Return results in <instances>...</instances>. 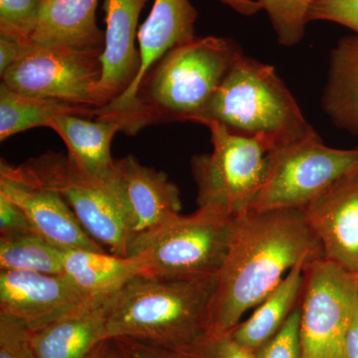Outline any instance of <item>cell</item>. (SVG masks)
<instances>
[{"label":"cell","instance_id":"6da1fadb","mask_svg":"<svg viewBox=\"0 0 358 358\" xmlns=\"http://www.w3.org/2000/svg\"><path fill=\"white\" fill-rule=\"evenodd\" d=\"M324 258L320 240L299 209L246 211L232 218L229 244L216 275L205 334L231 333L258 307L288 271Z\"/></svg>","mask_w":358,"mask_h":358},{"label":"cell","instance_id":"7a4b0ae2","mask_svg":"<svg viewBox=\"0 0 358 358\" xmlns=\"http://www.w3.org/2000/svg\"><path fill=\"white\" fill-rule=\"evenodd\" d=\"M242 49L223 37H196L171 49L148 73L131 110L121 119L122 133L166 122H196Z\"/></svg>","mask_w":358,"mask_h":358},{"label":"cell","instance_id":"3957f363","mask_svg":"<svg viewBox=\"0 0 358 358\" xmlns=\"http://www.w3.org/2000/svg\"><path fill=\"white\" fill-rule=\"evenodd\" d=\"M216 275L169 279L141 275L110 294L107 339L129 338L173 350L205 334Z\"/></svg>","mask_w":358,"mask_h":358},{"label":"cell","instance_id":"277c9868","mask_svg":"<svg viewBox=\"0 0 358 358\" xmlns=\"http://www.w3.org/2000/svg\"><path fill=\"white\" fill-rule=\"evenodd\" d=\"M255 140L267 154L313 131L274 67L242 53L197 122Z\"/></svg>","mask_w":358,"mask_h":358},{"label":"cell","instance_id":"5b68a950","mask_svg":"<svg viewBox=\"0 0 358 358\" xmlns=\"http://www.w3.org/2000/svg\"><path fill=\"white\" fill-rule=\"evenodd\" d=\"M232 216L211 206L180 213L134 237L129 256L143 257L145 275L169 279L217 275L230 239Z\"/></svg>","mask_w":358,"mask_h":358},{"label":"cell","instance_id":"8992f818","mask_svg":"<svg viewBox=\"0 0 358 358\" xmlns=\"http://www.w3.org/2000/svg\"><path fill=\"white\" fill-rule=\"evenodd\" d=\"M0 178L50 190L60 195L84 230L110 253L129 256L131 235L109 180L92 178L80 171L67 155L47 152L20 166L2 159Z\"/></svg>","mask_w":358,"mask_h":358},{"label":"cell","instance_id":"52a82bcc","mask_svg":"<svg viewBox=\"0 0 358 358\" xmlns=\"http://www.w3.org/2000/svg\"><path fill=\"white\" fill-rule=\"evenodd\" d=\"M357 166L358 148L327 147L313 129L305 138L268 152L262 187L249 210H303Z\"/></svg>","mask_w":358,"mask_h":358},{"label":"cell","instance_id":"ba28073f","mask_svg":"<svg viewBox=\"0 0 358 358\" xmlns=\"http://www.w3.org/2000/svg\"><path fill=\"white\" fill-rule=\"evenodd\" d=\"M210 131L212 152L192 159L197 206H211L235 217L248 211L265 178L267 152L255 140L231 133L216 122Z\"/></svg>","mask_w":358,"mask_h":358},{"label":"cell","instance_id":"9c48e42d","mask_svg":"<svg viewBox=\"0 0 358 358\" xmlns=\"http://www.w3.org/2000/svg\"><path fill=\"white\" fill-rule=\"evenodd\" d=\"M101 54L27 41L21 57L0 75L1 83L24 95L101 109Z\"/></svg>","mask_w":358,"mask_h":358},{"label":"cell","instance_id":"30bf717a","mask_svg":"<svg viewBox=\"0 0 358 358\" xmlns=\"http://www.w3.org/2000/svg\"><path fill=\"white\" fill-rule=\"evenodd\" d=\"M303 275L301 358H345V336L358 305L357 274L322 258Z\"/></svg>","mask_w":358,"mask_h":358},{"label":"cell","instance_id":"8fae6325","mask_svg":"<svg viewBox=\"0 0 358 358\" xmlns=\"http://www.w3.org/2000/svg\"><path fill=\"white\" fill-rule=\"evenodd\" d=\"M110 185L131 235V242L134 237L180 213L178 186L166 173L143 166L134 155L115 160Z\"/></svg>","mask_w":358,"mask_h":358},{"label":"cell","instance_id":"7c38bea8","mask_svg":"<svg viewBox=\"0 0 358 358\" xmlns=\"http://www.w3.org/2000/svg\"><path fill=\"white\" fill-rule=\"evenodd\" d=\"M95 296L64 275L0 271V313L22 320L28 329L58 319Z\"/></svg>","mask_w":358,"mask_h":358},{"label":"cell","instance_id":"4fadbf2b","mask_svg":"<svg viewBox=\"0 0 358 358\" xmlns=\"http://www.w3.org/2000/svg\"><path fill=\"white\" fill-rule=\"evenodd\" d=\"M303 211L324 258L358 274V166Z\"/></svg>","mask_w":358,"mask_h":358},{"label":"cell","instance_id":"5bb4252c","mask_svg":"<svg viewBox=\"0 0 358 358\" xmlns=\"http://www.w3.org/2000/svg\"><path fill=\"white\" fill-rule=\"evenodd\" d=\"M148 0H103L105 43L99 85L101 109L124 95L141 69L140 50L136 48L138 17Z\"/></svg>","mask_w":358,"mask_h":358},{"label":"cell","instance_id":"9a60e30c","mask_svg":"<svg viewBox=\"0 0 358 358\" xmlns=\"http://www.w3.org/2000/svg\"><path fill=\"white\" fill-rule=\"evenodd\" d=\"M197 11L189 0H155L147 20L138 33L141 69L131 88L110 105L103 114L122 117L133 108L136 92L150 70L173 47L194 38Z\"/></svg>","mask_w":358,"mask_h":358},{"label":"cell","instance_id":"2e32d148","mask_svg":"<svg viewBox=\"0 0 358 358\" xmlns=\"http://www.w3.org/2000/svg\"><path fill=\"white\" fill-rule=\"evenodd\" d=\"M95 296L85 305L28 329L35 358H86L107 339V300Z\"/></svg>","mask_w":358,"mask_h":358},{"label":"cell","instance_id":"e0dca14e","mask_svg":"<svg viewBox=\"0 0 358 358\" xmlns=\"http://www.w3.org/2000/svg\"><path fill=\"white\" fill-rule=\"evenodd\" d=\"M0 193L20 207L35 232L58 248L103 251L57 193L6 178H0Z\"/></svg>","mask_w":358,"mask_h":358},{"label":"cell","instance_id":"ac0fdd59","mask_svg":"<svg viewBox=\"0 0 358 358\" xmlns=\"http://www.w3.org/2000/svg\"><path fill=\"white\" fill-rule=\"evenodd\" d=\"M64 141L68 159L80 171L99 180H109L115 162L110 145L115 134L122 131L119 120L106 115L96 117L66 114L49 122Z\"/></svg>","mask_w":358,"mask_h":358},{"label":"cell","instance_id":"d6986e66","mask_svg":"<svg viewBox=\"0 0 358 358\" xmlns=\"http://www.w3.org/2000/svg\"><path fill=\"white\" fill-rule=\"evenodd\" d=\"M98 0H45L31 41L103 51L105 32L96 25Z\"/></svg>","mask_w":358,"mask_h":358},{"label":"cell","instance_id":"ffe728a7","mask_svg":"<svg viewBox=\"0 0 358 358\" xmlns=\"http://www.w3.org/2000/svg\"><path fill=\"white\" fill-rule=\"evenodd\" d=\"M145 272L147 263L143 257L81 249L63 251L62 275L90 296L114 293Z\"/></svg>","mask_w":358,"mask_h":358},{"label":"cell","instance_id":"44dd1931","mask_svg":"<svg viewBox=\"0 0 358 358\" xmlns=\"http://www.w3.org/2000/svg\"><path fill=\"white\" fill-rule=\"evenodd\" d=\"M322 106L334 124L358 136V35L343 37L331 49Z\"/></svg>","mask_w":358,"mask_h":358},{"label":"cell","instance_id":"7402d4cb","mask_svg":"<svg viewBox=\"0 0 358 358\" xmlns=\"http://www.w3.org/2000/svg\"><path fill=\"white\" fill-rule=\"evenodd\" d=\"M305 268L296 266L281 284L258 306L249 320L238 324L231 336L239 345L254 352L274 336L301 303Z\"/></svg>","mask_w":358,"mask_h":358},{"label":"cell","instance_id":"603a6c76","mask_svg":"<svg viewBox=\"0 0 358 358\" xmlns=\"http://www.w3.org/2000/svg\"><path fill=\"white\" fill-rule=\"evenodd\" d=\"M96 117L99 109L24 95L0 85V141L35 128H47L49 122L61 115Z\"/></svg>","mask_w":358,"mask_h":358},{"label":"cell","instance_id":"cb8c5ba5","mask_svg":"<svg viewBox=\"0 0 358 358\" xmlns=\"http://www.w3.org/2000/svg\"><path fill=\"white\" fill-rule=\"evenodd\" d=\"M63 251L35 231L0 236V271L62 275Z\"/></svg>","mask_w":358,"mask_h":358},{"label":"cell","instance_id":"d4e9b609","mask_svg":"<svg viewBox=\"0 0 358 358\" xmlns=\"http://www.w3.org/2000/svg\"><path fill=\"white\" fill-rule=\"evenodd\" d=\"M267 13L277 40L282 46L293 47L303 38L308 14L315 0H254Z\"/></svg>","mask_w":358,"mask_h":358},{"label":"cell","instance_id":"484cf974","mask_svg":"<svg viewBox=\"0 0 358 358\" xmlns=\"http://www.w3.org/2000/svg\"><path fill=\"white\" fill-rule=\"evenodd\" d=\"M45 0H0V37L31 41Z\"/></svg>","mask_w":358,"mask_h":358},{"label":"cell","instance_id":"4316f807","mask_svg":"<svg viewBox=\"0 0 358 358\" xmlns=\"http://www.w3.org/2000/svg\"><path fill=\"white\" fill-rule=\"evenodd\" d=\"M176 358H255L237 343L231 333L204 334L189 345L171 350Z\"/></svg>","mask_w":358,"mask_h":358},{"label":"cell","instance_id":"83f0119b","mask_svg":"<svg viewBox=\"0 0 358 358\" xmlns=\"http://www.w3.org/2000/svg\"><path fill=\"white\" fill-rule=\"evenodd\" d=\"M301 308L298 306L280 331L254 352L255 358H301Z\"/></svg>","mask_w":358,"mask_h":358},{"label":"cell","instance_id":"f1b7e54d","mask_svg":"<svg viewBox=\"0 0 358 358\" xmlns=\"http://www.w3.org/2000/svg\"><path fill=\"white\" fill-rule=\"evenodd\" d=\"M0 358H35L22 320L0 313Z\"/></svg>","mask_w":358,"mask_h":358},{"label":"cell","instance_id":"f546056e","mask_svg":"<svg viewBox=\"0 0 358 358\" xmlns=\"http://www.w3.org/2000/svg\"><path fill=\"white\" fill-rule=\"evenodd\" d=\"M308 21L338 23L358 35V0H315L308 11Z\"/></svg>","mask_w":358,"mask_h":358},{"label":"cell","instance_id":"4dcf8cb0","mask_svg":"<svg viewBox=\"0 0 358 358\" xmlns=\"http://www.w3.org/2000/svg\"><path fill=\"white\" fill-rule=\"evenodd\" d=\"M33 230L29 221L17 206L6 195L0 193V234L4 235L20 234V233L30 232Z\"/></svg>","mask_w":358,"mask_h":358},{"label":"cell","instance_id":"1f68e13d","mask_svg":"<svg viewBox=\"0 0 358 358\" xmlns=\"http://www.w3.org/2000/svg\"><path fill=\"white\" fill-rule=\"evenodd\" d=\"M119 348L122 358H176L169 350L147 345L129 338L112 339Z\"/></svg>","mask_w":358,"mask_h":358},{"label":"cell","instance_id":"d6a6232c","mask_svg":"<svg viewBox=\"0 0 358 358\" xmlns=\"http://www.w3.org/2000/svg\"><path fill=\"white\" fill-rule=\"evenodd\" d=\"M26 42L0 37V75L21 57Z\"/></svg>","mask_w":358,"mask_h":358},{"label":"cell","instance_id":"836d02e7","mask_svg":"<svg viewBox=\"0 0 358 358\" xmlns=\"http://www.w3.org/2000/svg\"><path fill=\"white\" fill-rule=\"evenodd\" d=\"M345 358H358V305L352 324L346 334Z\"/></svg>","mask_w":358,"mask_h":358},{"label":"cell","instance_id":"e575fe53","mask_svg":"<svg viewBox=\"0 0 358 358\" xmlns=\"http://www.w3.org/2000/svg\"><path fill=\"white\" fill-rule=\"evenodd\" d=\"M219 1L230 6L242 15H254L261 10V6L254 0H219Z\"/></svg>","mask_w":358,"mask_h":358},{"label":"cell","instance_id":"d590c367","mask_svg":"<svg viewBox=\"0 0 358 358\" xmlns=\"http://www.w3.org/2000/svg\"><path fill=\"white\" fill-rule=\"evenodd\" d=\"M102 358H122V353L114 341H108L106 345L105 352H103Z\"/></svg>","mask_w":358,"mask_h":358},{"label":"cell","instance_id":"8d00e7d4","mask_svg":"<svg viewBox=\"0 0 358 358\" xmlns=\"http://www.w3.org/2000/svg\"><path fill=\"white\" fill-rule=\"evenodd\" d=\"M108 341H103L102 345H99L98 348H96V350L86 358H102V355L103 352H105L106 345H107Z\"/></svg>","mask_w":358,"mask_h":358},{"label":"cell","instance_id":"74e56055","mask_svg":"<svg viewBox=\"0 0 358 358\" xmlns=\"http://www.w3.org/2000/svg\"><path fill=\"white\" fill-rule=\"evenodd\" d=\"M357 282H358V274H357Z\"/></svg>","mask_w":358,"mask_h":358}]
</instances>
